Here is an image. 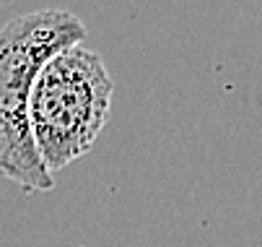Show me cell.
Segmentation results:
<instances>
[{"label": "cell", "instance_id": "obj_2", "mask_svg": "<svg viewBox=\"0 0 262 247\" xmlns=\"http://www.w3.org/2000/svg\"><path fill=\"white\" fill-rule=\"evenodd\" d=\"M112 76L83 45L52 57L31 91V133L45 167L55 174L89 154L112 110Z\"/></svg>", "mask_w": 262, "mask_h": 247}, {"label": "cell", "instance_id": "obj_1", "mask_svg": "<svg viewBox=\"0 0 262 247\" xmlns=\"http://www.w3.org/2000/svg\"><path fill=\"white\" fill-rule=\"evenodd\" d=\"M86 39L83 21L70 11H31L0 29V177L26 190L50 193L45 167L31 133L29 107L45 65Z\"/></svg>", "mask_w": 262, "mask_h": 247}]
</instances>
